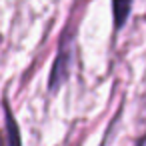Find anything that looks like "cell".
Segmentation results:
<instances>
[{"label": "cell", "mask_w": 146, "mask_h": 146, "mask_svg": "<svg viewBox=\"0 0 146 146\" xmlns=\"http://www.w3.org/2000/svg\"><path fill=\"white\" fill-rule=\"evenodd\" d=\"M72 62H74V24H70L66 30H62V36H60L58 52H56L50 76H48V90L52 94H56L62 88V84L68 80Z\"/></svg>", "instance_id": "6da1fadb"}, {"label": "cell", "mask_w": 146, "mask_h": 146, "mask_svg": "<svg viewBox=\"0 0 146 146\" xmlns=\"http://www.w3.org/2000/svg\"><path fill=\"white\" fill-rule=\"evenodd\" d=\"M4 146H22L20 126L16 122V116L10 110L8 98L4 100Z\"/></svg>", "instance_id": "7a4b0ae2"}, {"label": "cell", "mask_w": 146, "mask_h": 146, "mask_svg": "<svg viewBox=\"0 0 146 146\" xmlns=\"http://www.w3.org/2000/svg\"><path fill=\"white\" fill-rule=\"evenodd\" d=\"M134 0H112V20H114V32L122 30L124 24L130 18Z\"/></svg>", "instance_id": "3957f363"}, {"label": "cell", "mask_w": 146, "mask_h": 146, "mask_svg": "<svg viewBox=\"0 0 146 146\" xmlns=\"http://www.w3.org/2000/svg\"><path fill=\"white\" fill-rule=\"evenodd\" d=\"M134 146H146V134H144V136H140V138L136 140V144H134Z\"/></svg>", "instance_id": "277c9868"}]
</instances>
